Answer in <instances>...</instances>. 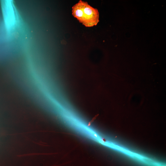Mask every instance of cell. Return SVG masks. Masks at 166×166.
<instances>
[{"instance_id": "cell-1", "label": "cell", "mask_w": 166, "mask_h": 166, "mask_svg": "<svg viewBox=\"0 0 166 166\" xmlns=\"http://www.w3.org/2000/svg\"><path fill=\"white\" fill-rule=\"evenodd\" d=\"M73 16L87 27L96 25L99 22L98 10L86 2L80 0L72 7Z\"/></svg>"}]
</instances>
